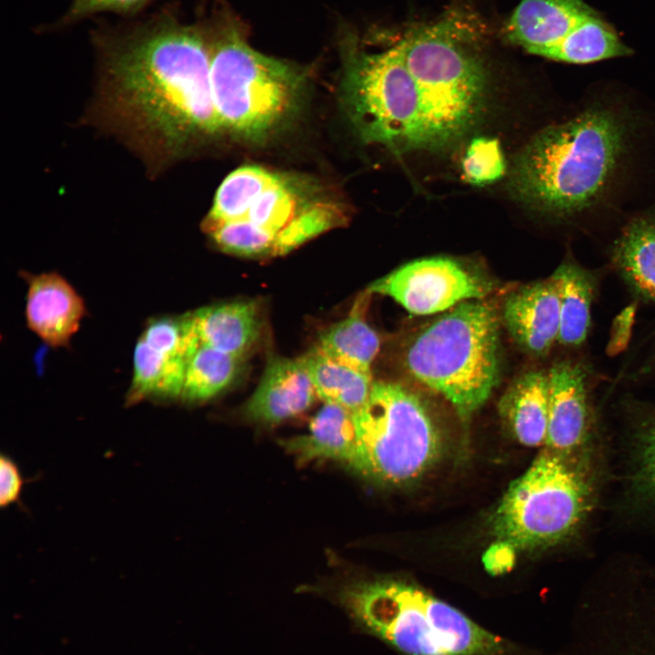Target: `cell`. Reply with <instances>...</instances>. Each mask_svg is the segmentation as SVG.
Masks as SVG:
<instances>
[{
    "label": "cell",
    "instance_id": "20",
    "mask_svg": "<svg viewBox=\"0 0 655 655\" xmlns=\"http://www.w3.org/2000/svg\"><path fill=\"white\" fill-rule=\"evenodd\" d=\"M612 255L626 282L655 304V209L626 226L614 244Z\"/></svg>",
    "mask_w": 655,
    "mask_h": 655
},
{
    "label": "cell",
    "instance_id": "7",
    "mask_svg": "<svg viewBox=\"0 0 655 655\" xmlns=\"http://www.w3.org/2000/svg\"><path fill=\"white\" fill-rule=\"evenodd\" d=\"M469 14L451 10L410 30L399 42L405 64L459 142L485 108L488 71L476 46L480 36Z\"/></svg>",
    "mask_w": 655,
    "mask_h": 655
},
{
    "label": "cell",
    "instance_id": "32",
    "mask_svg": "<svg viewBox=\"0 0 655 655\" xmlns=\"http://www.w3.org/2000/svg\"><path fill=\"white\" fill-rule=\"evenodd\" d=\"M24 479L17 464L9 456L0 457V505L3 509L19 503Z\"/></svg>",
    "mask_w": 655,
    "mask_h": 655
},
{
    "label": "cell",
    "instance_id": "10",
    "mask_svg": "<svg viewBox=\"0 0 655 655\" xmlns=\"http://www.w3.org/2000/svg\"><path fill=\"white\" fill-rule=\"evenodd\" d=\"M489 288L483 279L448 257H427L407 263L374 281L368 293L388 296L415 315H431Z\"/></svg>",
    "mask_w": 655,
    "mask_h": 655
},
{
    "label": "cell",
    "instance_id": "12",
    "mask_svg": "<svg viewBox=\"0 0 655 655\" xmlns=\"http://www.w3.org/2000/svg\"><path fill=\"white\" fill-rule=\"evenodd\" d=\"M504 321L512 338L526 351L545 355L558 341L560 299L552 276L510 295L504 306Z\"/></svg>",
    "mask_w": 655,
    "mask_h": 655
},
{
    "label": "cell",
    "instance_id": "15",
    "mask_svg": "<svg viewBox=\"0 0 655 655\" xmlns=\"http://www.w3.org/2000/svg\"><path fill=\"white\" fill-rule=\"evenodd\" d=\"M25 316L28 327L53 347L66 346L85 315L84 301L56 273L28 276Z\"/></svg>",
    "mask_w": 655,
    "mask_h": 655
},
{
    "label": "cell",
    "instance_id": "19",
    "mask_svg": "<svg viewBox=\"0 0 655 655\" xmlns=\"http://www.w3.org/2000/svg\"><path fill=\"white\" fill-rule=\"evenodd\" d=\"M325 197L313 181L278 172L276 179L255 198L240 220L274 234L277 241L278 234L287 226Z\"/></svg>",
    "mask_w": 655,
    "mask_h": 655
},
{
    "label": "cell",
    "instance_id": "27",
    "mask_svg": "<svg viewBox=\"0 0 655 655\" xmlns=\"http://www.w3.org/2000/svg\"><path fill=\"white\" fill-rule=\"evenodd\" d=\"M241 358L198 345L188 358L180 398L189 402L207 400L237 378Z\"/></svg>",
    "mask_w": 655,
    "mask_h": 655
},
{
    "label": "cell",
    "instance_id": "9",
    "mask_svg": "<svg viewBox=\"0 0 655 655\" xmlns=\"http://www.w3.org/2000/svg\"><path fill=\"white\" fill-rule=\"evenodd\" d=\"M590 498L580 469L569 456L547 449L509 485L491 516L492 531L516 549L553 546L579 528Z\"/></svg>",
    "mask_w": 655,
    "mask_h": 655
},
{
    "label": "cell",
    "instance_id": "2",
    "mask_svg": "<svg viewBox=\"0 0 655 655\" xmlns=\"http://www.w3.org/2000/svg\"><path fill=\"white\" fill-rule=\"evenodd\" d=\"M629 135L618 112L591 107L539 131L518 155L510 188L529 208L569 218L593 207L609 186Z\"/></svg>",
    "mask_w": 655,
    "mask_h": 655
},
{
    "label": "cell",
    "instance_id": "14",
    "mask_svg": "<svg viewBox=\"0 0 655 655\" xmlns=\"http://www.w3.org/2000/svg\"><path fill=\"white\" fill-rule=\"evenodd\" d=\"M593 10L584 0H520L505 34L511 43L545 58Z\"/></svg>",
    "mask_w": 655,
    "mask_h": 655
},
{
    "label": "cell",
    "instance_id": "13",
    "mask_svg": "<svg viewBox=\"0 0 655 655\" xmlns=\"http://www.w3.org/2000/svg\"><path fill=\"white\" fill-rule=\"evenodd\" d=\"M317 398L302 358H271L245 414L256 421L278 423L304 412Z\"/></svg>",
    "mask_w": 655,
    "mask_h": 655
},
{
    "label": "cell",
    "instance_id": "16",
    "mask_svg": "<svg viewBox=\"0 0 655 655\" xmlns=\"http://www.w3.org/2000/svg\"><path fill=\"white\" fill-rule=\"evenodd\" d=\"M183 317L197 345L236 357H243L260 335V317L254 302L205 307Z\"/></svg>",
    "mask_w": 655,
    "mask_h": 655
},
{
    "label": "cell",
    "instance_id": "33",
    "mask_svg": "<svg viewBox=\"0 0 655 655\" xmlns=\"http://www.w3.org/2000/svg\"><path fill=\"white\" fill-rule=\"evenodd\" d=\"M516 550L509 542L498 539L483 555L482 561L486 570L494 576L509 571L515 563Z\"/></svg>",
    "mask_w": 655,
    "mask_h": 655
},
{
    "label": "cell",
    "instance_id": "24",
    "mask_svg": "<svg viewBox=\"0 0 655 655\" xmlns=\"http://www.w3.org/2000/svg\"><path fill=\"white\" fill-rule=\"evenodd\" d=\"M316 389L325 403L339 405L352 412L367 401L371 388V372L340 364L317 348L302 357Z\"/></svg>",
    "mask_w": 655,
    "mask_h": 655
},
{
    "label": "cell",
    "instance_id": "18",
    "mask_svg": "<svg viewBox=\"0 0 655 655\" xmlns=\"http://www.w3.org/2000/svg\"><path fill=\"white\" fill-rule=\"evenodd\" d=\"M549 377L530 371L519 378L499 401V411L513 436L521 444H545L549 420Z\"/></svg>",
    "mask_w": 655,
    "mask_h": 655
},
{
    "label": "cell",
    "instance_id": "23",
    "mask_svg": "<svg viewBox=\"0 0 655 655\" xmlns=\"http://www.w3.org/2000/svg\"><path fill=\"white\" fill-rule=\"evenodd\" d=\"M366 298L358 299L346 318L320 335L317 349L340 364L371 372L370 366L379 350L380 341L364 318Z\"/></svg>",
    "mask_w": 655,
    "mask_h": 655
},
{
    "label": "cell",
    "instance_id": "26",
    "mask_svg": "<svg viewBox=\"0 0 655 655\" xmlns=\"http://www.w3.org/2000/svg\"><path fill=\"white\" fill-rule=\"evenodd\" d=\"M278 172L248 165L231 172L219 186L212 207L202 224L205 232L227 222L242 219L255 198L277 177Z\"/></svg>",
    "mask_w": 655,
    "mask_h": 655
},
{
    "label": "cell",
    "instance_id": "4",
    "mask_svg": "<svg viewBox=\"0 0 655 655\" xmlns=\"http://www.w3.org/2000/svg\"><path fill=\"white\" fill-rule=\"evenodd\" d=\"M342 54V101L363 142L397 154L435 151L428 106L405 64L400 42L380 52H368L356 36L347 34Z\"/></svg>",
    "mask_w": 655,
    "mask_h": 655
},
{
    "label": "cell",
    "instance_id": "31",
    "mask_svg": "<svg viewBox=\"0 0 655 655\" xmlns=\"http://www.w3.org/2000/svg\"><path fill=\"white\" fill-rule=\"evenodd\" d=\"M637 475L644 491L655 499V419L640 437Z\"/></svg>",
    "mask_w": 655,
    "mask_h": 655
},
{
    "label": "cell",
    "instance_id": "17",
    "mask_svg": "<svg viewBox=\"0 0 655 655\" xmlns=\"http://www.w3.org/2000/svg\"><path fill=\"white\" fill-rule=\"evenodd\" d=\"M282 445L301 461L330 459L351 469L357 451L353 412L325 403L310 421L307 434L286 439Z\"/></svg>",
    "mask_w": 655,
    "mask_h": 655
},
{
    "label": "cell",
    "instance_id": "28",
    "mask_svg": "<svg viewBox=\"0 0 655 655\" xmlns=\"http://www.w3.org/2000/svg\"><path fill=\"white\" fill-rule=\"evenodd\" d=\"M224 252L245 256H274L276 237L246 220L219 225L207 232Z\"/></svg>",
    "mask_w": 655,
    "mask_h": 655
},
{
    "label": "cell",
    "instance_id": "22",
    "mask_svg": "<svg viewBox=\"0 0 655 655\" xmlns=\"http://www.w3.org/2000/svg\"><path fill=\"white\" fill-rule=\"evenodd\" d=\"M631 54L632 49L623 43L616 29L594 9L545 58L570 65H588Z\"/></svg>",
    "mask_w": 655,
    "mask_h": 655
},
{
    "label": "cell",
    "instance_id": "5",
    "mask_svg": "<svg viewBox=\"0 0 655 655\" xmlns=\"http://www.w3.org/2000/svg\"><path fill=\"white\" fill-rule=\"evenodd\" d=\"M215 36L210 37V76L222 133L261 142L297 113L307 72L256 51L235 28Z\"/></svg>",
    "mask_w": 655,
    "mask_h": 655
},
{
    "label": "cell",
    "instance_id": "3",
    "mask_svg": "<svg viewBox=\"0 0 655 655\" xmlns=\"http://www.w3.org/2000/svg\"><path fill=\"white\" fill-rule=\"evenodd\" d=\"M336 603L356 627L405 655H503L504 641L421 589L393 579L340 583Z\"/></svg>",
    "mask_w": 655,
    "mask_h": 655
},
{
    "label": "cell",
    "instance_id": "6",
    "mask_svg": "<svg viewBox=\"0 0 655 655\" xmlns=\"http://www.w3.org/2000/svg\"><path fill=\"white\" fill-rule=\"evenodd\" d=\"M498 347L495 311L481 302H462L415 338L405 364L417 380L440 393L467 418L497 384Z\"/></svg>",
    "mask_w": 655,
    "mask_h": 655
},
{
    "label": "cell",
    "instance_id": "21",
    "mask_svg": "<svg viewBox=\"0 0 655 655\" xmlns=\"http://www.w3.org/2000/svg\"><path fill=\"white\" fill-rule=\"evenodd\" d=\"M187 358L151 346L141 337L134 350V368L126 401L133 404L149 397H180Z\"/></svg>",
    "mask_w": 655,
    "mask_h": 655
},
{
    "label": "cell",
    "instance_id": "25",
    "mask_svg": "<svg viewBox=\"0 0 655 655\" xmlns=\"http://www.w3.org/2000/svg\"><path fill=\"white\" fill-rule=\"evenodd\" d=\"M560 299L558 341L575 347L586 339L590 326L594 283L590 275L573 263H563L553 273Z\"/></svg>",
    "mask_w": 655,
    "mask_h": 655
},
{
    "label": "cell",
    "instance_id": "30",
    "mask_svg": "<svg viewBox=\"0 0 655 655\" xmlns=\"http://www.w3.org/2000/svg\"><path fill=\"white\" fill-rule=\"evenodd\" d=\"M157 0H71L66 13L52 25L40 28L41 31L61 30L70 27L86 18L112 13L123 18H133Z\"/></svg>",
    "mask_w": 655,
    "mask_h": 655
},
{
    "label": "cell",
    "instance_id": "1",
    "mask_svg": "<svg viewBox=\"0 0 655 655\" xmlns=\"http://www.w3.org/2000/svg\"><path fill=\"white\" fill-rule=\"evenodd\" d=\"M90 40L96 82L87 123L124 144L150 175L222 133L206 27L165 4L116 23L100 19Z\"/></svg>",
    "mask_w": 655,
    "mask_h": 655
},
{
    "label": "cell",
    "instance_id": "29",
    "mask_svg": "<svg viewBox=\"0 0 655 655\" xmlns=\"http://www.w3.org/2000/svg\"><path fill=\"white\" fill-rule=\"evenodd\" d=\"M462 171L466 181L476 186L499 179L505 172V161L498 140L473 139L466 150Z\"/></svg>",
    "mask_w": 655,
    "mask_h": 655
},
{
    "label": "cell",
    "instance_id": "11",
    "mask_svg": "<svg viewBox=\"0 0 655 655\" xmlns=\"http://www.w3.org/2000/svg\"><path fill=\"white\" fill-rule=\"evenodd\" d=\"M549 420L547 449L570 456L586 438L589 408L583 368L569 361L555 364L548 372Z\"/></svg>",
    "mask_w": 655,
    "mask_h": 655
},
{
    "label": "cell",
    "instance_id": "8",
    "mask_svg": "<svg viewBox=\"0 0 655 655\" xmlns=\"http://www.w3.org/2000/svg\"><path fill=\"white\" fill-rule=\"evenodd\" d=\"M357 451L351 469L378 482L421 476L439 457L440 433L421 399L400 384L375 382L353 412Z\"/></svg>",
    "mask_w": 655,
    "mask_h": 655
}]
</instances>
